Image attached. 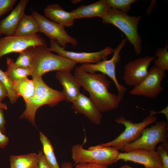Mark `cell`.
I'll return each mask as SVG.
<instances>
[{
    "mask_svg": "<svg viewBox=\"0 0 168 168\" xmlns=\"http://www.w3.org/2000/svg\"><path fill=\"white\" fill-rule=\"evenodd\" d=\"M6 121L4 117L3 109L0 108V131L3 133L5 131Z\"/></svg>",
    "mask_w": 168,
    "mask_h": 168,
    "instance_id": "836d02e7",
    "label": "cell"
},
{
    "mask_svg": "<svg viewBox=\"0 0 168 168\" xmlns=\"http://www.w3.org/2000/svg\"><path fill=\"white\" fill-rule=\"evenodd\" d=\"M132 161L143 165L145 168H161V158L155 150L136 149L127 152H120L117 161Z\"/></svg>",
    "mask_w": 168,
    "mask_h": 168,
    "instance_id": "5bb4252c",
    "label": "cell"
},
{
    "mask_svg": "<svg viewBox=\"0 0 168 168\" xmlns=\"http://www.w3.org/2000/svg\"><path fill=\"white\" fill-rule=\"evenodd\" d=\"M56 77L63 86L65 100L72 103L79 95L81 86L71 72L58 71Z\"/></svg>",
    "mask_w": 168,
    "mask_h": 168,
    "instance_id": "e0dca14e",
    "label": "cell"
},
{
    "mask_svg": "<svg viewBox=\"0 0 168 168\" xmlns=\"http://www.w3.org/2000/svg\"><path fill=\"white\" fill-rule=\"evenodd\" d=\"M0 81L5 87L8 94L7 97L11 103H15L20 97L16 91L12 81L7 75L5 72L0 69Z\"/></svg>",
    "mask_w": 168,
    "mask_h": 168,
    "instance_id": "484cf974",
    "label": "cell"
},
{
    "mask_svg": "<svg viewBox=\"0 0 168 168\" xmlns=\"http://www.w3.org/2000/svg\"><path fill=\"white\" fill-rule=\"evenodd\" d=\"M45 16L64 27L72 26L75 20L71 12H67L58 4H49L44 10Z\"/></svg>",
    "mask_w": 168,
    "mask_h": 168,
    "instance_id": "d6986e66",
    "label": "cell"
},
{
    "mask_svg": "<svg viewBox=\"0 0 168 168\" xmlns=\"http://www.w3.org/2000/svg\"><path fill=\"white\" fill-rule=\"evenodd\" d=\"M9 138L0 131V148H4L7 144Z\"/></svg>",
    "mask_w": 168,
    "mask_h": 168,
    "instance_id": "d6a6232c",
    "label": "cell"
},
{
    "mask_svg": "<svg viewBox=\"0 0 168 168\" xmlns=\"http://www.w3.org/2000/svg\"><path fill=\"white\" fill-rule=\"evenodd\" d=\"M61 168H73V165L70 161H64L61 164Z\"/></svg>",
    "mask_w": 168,
    "mask_h": 168,
    "instance_id": "d590c367",
    "label": "cell"
},
{
    "mask_svg": "<svg viewBox=\"0 0 168 168\" xmlns=\"http://www.w3.org/2000/svg\"><path fill=\"white\" fill-rule=\"evenodd\" d=\"M10 161V168H38V156L35 153L12 155Z\"/></svg>",
    "mask_w": 168,
    "mask_h": 168,
    "instance_id": "44dd1931",
    "label": "cell"
},
{
    "mask_svg": "<svg viewBox=\"0 0 168 168\" xmlns=\"http://www.w3.org/2000/svg\"><path fill=\"white\" fill-rule=\"evenodd\" d=\"M71 108L83 114L92 123L99 125L102 122V114L92 101L82 93H80L72 103Z\"/></svg>",
    "mask_w": 168,
    "mask_h": 168,
    "instance_id": "9a60e30c",
    "label": "cell"
},
{
    "mask_svg": "<svg viewBox=\"0 0 168 168\" xmlns=\"http://www.w3.org/2000/svg\"><path fill=\"white\" fill-rule=\"evenodd\" d=\"M167 130L168 124L166 122L156 121L155 125L143 129L141 136L137 140L127 145L120 150L127 152L136 149L155 150L158 143L167 141Z\"/></svg>",
    "mask_w": 168,
    "mask_h": 168,
    "instance_id": "52a82bcc",
    "label": "cell"
},
{
    "mask_svg": "<svg viewBox=\"0 0 168 168\" xmlns=\"http://www.w3.org/2000/svg\"><path fill=\"white\" fill-rule=\"evenodd\" d=\"M128 40L123 39L117 46L114 49L112 57L110 60H105L96 63L82 64L79 67L85 72L90 73H95L99 72L109 77L114 82L117 89L118 96L123 99L127 88L118 82L116 75V67L121 59L120 53L125 45Z\"/></svg>",
    "mask_w": 168,
    "mask_h": 168,
    "instance_id": "ba28073f",
    "label": "cell"
},
{
    "mask_svg": "<svg viewBox=\"0 0 168 168\" xmlns=\"http://www.w3.org/2000/svg\"><path fill=\"white\" fill-rule=\"evenodd\" d=\"M16 0H0V17L11 10Z\"/></svg>",
    "mask_w": 168,
    "mask_h": 168,
    "instance_id": "f546056e",
    "label": "cell"
},
{
    "mask_svg": "<svg viewBox=\"0 0 168 168\" xmlns=\"http://www.w3.org/2000/svg\"><path fill=\"white\" fill-rule=\"evenodd\" d=\"M0 108L3 110H7V105L4 103H2L0 102Z\"/></svg>",
    "mask_w": 168,
    "mask_h": 168,
    "instance_id": "8d00e7d4",
    "label": "cell"
},
{
    "mask_svg": "<svg viewBox=\"0 0 168 168\" xmlns=\"http://www.w3.org/2000/svg\"><path fill=\"white\" fill-rule=\"evenodd\" d=\"M166 76L165 72L153 66L148 70L145 79L139 84L134 86L129 93L133 95L154 98L164 90L161 83Z\"/></svg>",
    "mask_w": 168,
    "mask_h": 168,
    "instance_id": "7c38bea8",
    "label": "cell"
},
{
    "mask_svg": "<svg viewBox=\"0 0 168 168\" xmlns=\"http://www.w3.org/2000/svg\"><path fill=\"white\" fill-rule=\"evenodd\" d=\"M38 156V168H49L44 159L42 152L40 151Z\"/></svg>",
    "mask_w": 168,
    "mask_h": 168,
    "instance_id": "1f68e13d",
    "label": "cell"
},
{
    "mask_svg": "<svg viewBox=\"0 0 168 168\" xmlns=\"http://www.w3.org/2000/svg\"><path fill=\"white\" fill-rule=\"evenodd\" d=\"M101 18L102 23L113 25L120 30L133 46L136 54L139 55L141 54L142 41L138 30V25L141 18L140 16H129L110 8Z\"/></svg>",
    "mask_w": 168,
    "mask_h": 168,
    "instance_id": "277c9868",
    "label": "cell"
},
{
    "mask_svg": "<svg viewBox=\"0 0 168 168\" xmlns=\"http://www.w3.org/2000/svg\"><path fill=\"white\" fill-rule=\"evenodd\" d=\"M28 0H21L15 8L7 17L0 21V35H14L22 16Z\"/></svg>",
    "mask_w": 168,
    "mask_h": 168,
    "instance_id": "2e32d148",
    "label": "cell"
},
{
    "mask_svg": "<svg viewBox=\"0 0 168 168\" xmlns=\"http://www.w3.org/2000/svg\"><path fill=\"white\" fill-rule=\"evenodd\" d=\"M168 45L166 43L163 48L157 49L154 61V66L165 72L168 70Z\"/></svg>",
    "mask_w": 168,
    "mask_h": 168,
    "instance_id": "d4e9b609",
    "label": "cell"
},
{
    "mask_svg": "<svg viewBox=\"0 0 168 168\" xmlns=\"http://www.w3.org/2000/svg\"><path fill=\"white\" fill-rule=\"evenodd\" d=\"M156 116L151 113L142 122L133 123L124 116L118 117L115 122L125 127L124 131L116 138L112 141L100 144L102 146L111 147L119 150L127 145L137 140L141 136L143 129L150 124L157 121Z\"/></svg>",
    "mask_w": 168,
    "mask_h": 168,
    "instance_id": "8992f818",
    "label": "cell"
},
{
    "mask_svg": "<svg viewBox=\"0 0 168 168\" xmlns=\"http://www.w3.org/2000/svg\"><path fill=\"white\" fill-rule=\"evenodd\" d=\"M46 45V42L37 34L27 36L15 35L0 38V58L12 53H21L28 48Z\"/></svg>",
    "mask_w": 168,
    "mask_h": 168,
    "instance_id": "8fae6325",
    "label": "cell"
},
{
    "mask_svg": "<svg viewBox=\"0 0 168 168\" xmlns=\"http://www.w3.org/2000/svg\"><path fill=\"white\" fill-rule=\"evenodd\" d=\"M15 89L20 96H21L25 102L34 95L35 90L33 80L25 77L13 82Z\"/></svg>",
    "mask_w": 168,
    "mask_h": 168,
    "instance_id": "7402d4cb",
    "label": "cell"
},
{
    "mask_svg": "<svg viewBox=\"0 0 168 168\" xmlns=\"http://www.w3.org/2000/svg\"><path fill=\"white\" fill-rule=\"evenodd\" d=\"M156 151L159 156L161 160V168H168V142L162 143L158 147Z\"/></svg>",
    "mask_w": 168,
    "mask_h": 168,
    "instance_id": "f1b7e54d",
    "label": "cell"
},
{
    "mask_svg": "<svg viewBox=\"0 0 168 168\" xmlns=\"http://www.w3.org/2000/svg\"><path fill=\"white\" fill-rule=\"evenodd\" d=\"M31 47L28 48L20 53L15 61L16 65L22 68L31 69L34 61V56Z\"/></svg>",
    "mask_w": 168,
    "mask_h": 168,
    "instance_id": "4316f807",
    "label": "cell"
},
{
    "mask_svg": "<svg viewBox=\"0 0 168 168\" xmlns=\"http://www.w3.org/2000/svg\"><path fill=\"white\" fill-rule=\"evenodd\" d=\"M73 75L81 86L89 93V98L101 112L119 106L122 99L118 95L109 91L110 83L105 74L88 73L77 67Z\"/></svg>",
    "mask_w": 168,
    "mask_h": 168,
    "instance_id": "6da1fadb",
    "label": "cell"
},
{
    "mask_svg": "<svg viewBox=\"0 0 168 168\" xmlns=\"http://www.w3.org/2000/svg\"><path fill=\"white\" fill-rule=\"evenodd\" d=\"M111 8L127 13L131 8V5L136 0H107Z\"/></svg>",
    "mask_w": 168,
    "mask_h": 168,
    "instance_id": "83f0119b",
    "label": "cell"
},
{
    "mask_svg": "<svg viewBox=\"0 0 168 168\" xmlns=\"http://www.w3.org/2000/svg\"><path fill=\"white\" fill-rule=\"evenodd\" d=\"M72 160L77 165L80 163H94L109 166L118 161L119 150L111 147L98 145L87 149L80 144L73 145L71 148Z\"/></svg>",
    "mask_w": 168,
    "mask_h": 168,
    "instance_id": "5b68a950",
    "label": "cell"
},
{
    "mask_svg": "<svg viewBox=\"0 0 168 168\" xmlns=\"http://www.w3.org/2000/svg\"><path fill=\"white\" fill-rule=\"evenodd\" d=\"M110 8L107 0H100L88 5L80 6L71 12L75 19L94 17L101 18Z\"/></svg>",
    "mask_w": 168,
    "mask_h": 168,
    "instance_id": "ac0fdd59",
    "label": "cell"
},
{
    "mask_svg": "<svg viewBox=\"0 0 168 168\" xmlns=\"http://www.w3.org/2000/svg\"><path fill=\"white\" fill-rule=\"evenodd\" d=\"M81 1L80 0H72L71 2L72 3L74 4H77L79 2H80Z\"/></svg>",
    "mask_w": 168,
    "mask_h": 168,
    "instance_id": "74e56055",
    "label": "cell"
},
{
    "mask_svg": "<svg viewBox=\"0 0 168 168\" xmlns=\"http://www.w3.org/2000/svg\"><path fill=\"white\" fill-rule=\"evenodd\" d=\"M35 90L33 96L26 103V109L20 116L21 119H27L33 125L36 126L35 116L38 109L47 105L54 106L65 100L62 92L53 89L43 80L42 77H32Z\"/></svg>",
    "mask_w": 168,
    "mask_h": 168,
    "instance_id": "7a4b0ae2",
    "label": "cell"
},
{
    "mask_svg": "<svg viewBox=\"0 0 168 168\" xmlns=\"http://www.w3.org/2000/svg\"><path fill=\"white\" fill-rule=\"evenodd\" d=\"M46 45L31 47L34 61L30 69L32 77H42L45 73L54 71L71 72L76 64L68 58L52 53Z\"/></svg>",
    "mask_w": 168,
    "mask_h": 168,
    "instance_id": "3957f363",
    "label": "cell"
},
{
    "mask_svg": "<svg viewBox=\"0 0 168 168\" xmlns=\"http://www.w3.org/2000/svg\"><path fill=\"white\" fill-rule=\"evenodd\" d=\"M31 15L39 26L40 32L44 34L50 40L56 41L65 49L68 43L74 47L77 45V39L70 35L64 27L48 19L35 11H33Z\"/></svg>",
    "mask_w": 168,
    "mask_h": 168,
    "instance_id": "9c48e42d",
    "label": "cell"
},
{
    "mask_svg": "<svg viewBox=\"0 0 168 168\" xmlns=\"http://www.w3.org/2000/svg\"><path fill=\"white\" fill-rule=\"evenodd\" d=\"M7 70L5 72L13 82L31 75L30 69H25L17 66L15 61L9 57L7 58Z\"/></svg>",
    "mask_w": 168,
    "mask_h": 168,
    "instance_id": "cb8c5ba5",
    "label": "cell"
},
{
    "mask_svg": "<svg viewBox=\"0 0 168 168\" xmlns=\"http://www.w3.org/2000/svg\"><path fill=\"white\" fill-rule=\"evenodd\" d=\"M50 47L48 49L50 51L56 53L58 55L65 57L76 64L96 63L102 60H107L108 55L113 54L114 49L110 46L103 49L93 52H77L69 51L62 47L56 41L50 40Z\"/></svg>",
    "mask_w": 168,
    "mask_h": 168,
    "instance_id": "30bf717a",
    "label": "cell"
},
{
    "mask_svg": "<svg viewBox=\"0 0 168 168\" xmlns=\"http://www.w3.org/2000/svg\"><path fill=\"white\" fill-rule=\"evenodd\" d=\"M108 166L96 163H84L77 164L75 168H109Z\"/></svg>",
    "mask_w": 168,
    "mask_h": 168,
    "instance_id": "4dcf8cb0",
    "label": "cell"
},
{
    "mask_svg": "<svg viewBox=\"0 0 168 168\" xmlns=\"http://www.w3.org/2000/svg\"><path fill=\"white\" fill-rule=\"evenodd\" d=\"M40 140L43 146V155L49 168H61L58 163L51 143L42 132H40Z\"/></svg>",
    "mask_w": 168,
    "mask_h": 168,
    "instance_id": "603a6c76",
    "label": "cell"
},
{
    "mask_svg": "<svg viewBox=\"0 0 168 168\" xmlns=\"http://www.w3.org/2000/svg\"><path fill=\"white\" fill-rule=\"evenodd\" d=\"M8 96L7 91L3 84L0 81V102Z\"/></svg>",
    "mask_w": 168,
    "mask_h": 168,
    "instance_id": "e575fe53",
    "label": "cell"
},
{
    "mask_svg": "<svg viewBox=\"0 0 168 168\" xmlns=\"http://www.w3.org/2000/svg\"><path fill=\"white\" fill-rule=\"evenodd\" d=\"M39 32V26L33 16L25 13L19 23L14 35L27 36L36 34Z\"/></svg>",
    "mask_w": 168,
    "mask_h": 168,
    "instance_id": "ffe728a7",
    "label": "cell"
},
{
    "mask_svg": "<svg viewBox=\"0 0 168 168\" xmlns=\"http://www.w3.org/2000/svg\"><path fill=\"white\" fill-rule=\"evenodd\" d=\"M156 57L147 55L129 61L125 65L123 79L128 86L139 84L147 74L148 68Z\"/></svg>",
    "mask_w": 168,
    "mask_h": 168,
    "instance_id": "4fadbf2b",
    "label": "cell"
}]
</instances>
